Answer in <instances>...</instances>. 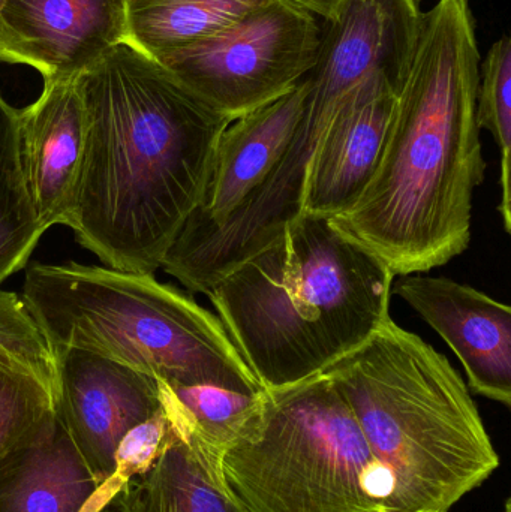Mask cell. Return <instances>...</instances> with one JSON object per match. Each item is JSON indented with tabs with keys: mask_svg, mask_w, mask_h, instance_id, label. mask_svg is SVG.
I'll list each match as a JSON object with an SVG mask.
<instances>
[{
	"mask_svg": "<svg viewBox=\"0 0 511 512\" xmlns=\"http://www.w3.org/2000/svg\"><path fill=\"white\" fill-rule=\"evenodd\" d=\"M77 83L87 141L71 230L105 267L155 274L200 203L233 120L129 42Z\"/></svg>",
	"mask_w": 511,
	"mask_h": 512,
	"instance_id": "6da1fadb",
	"label": "cell"
},
{
	"mask_svg": "<svg viewBox=\"0 0 511 512\" xmlns=\"http://www.w3.org/2000/svg\"><path fill=\"white\" fill-rule=\"evenodd\" d=\"M479 77L470 2L440 0L423 14L374 176L332 218L395 277L428 273L470 246L474 192L486 173Z\"/></svg>",
	"mask_w": 511,
	"mask_h": 512,
	"instance_id": "7a4b0ae2",
	"label": "cell"
},
{
	"mask_svg": "<svg viewBox=\"0 0 511 512\" xmlns=\"http://www.w3.org/2000/svg\"><path fill=\"white\" fill-rule=\"evenodd\" d=\"M395 276L332 218L302 213L209 292L264 390L326 372L390 316Z\"/></svg>",
	"mask_w": 511,
	"mask_h": 512,
	"instance_id": "3957f363",
	"label": "cell"
},
{
	"mask_svg": "<svg viewBox=\"0 0 511 512\" xmlns=\"http://www.w3.org/2000/svg\"><path fill=\"white\" fill-rule=\"evenodd\" d=\"M389 481V512H449L500 456L455 367L392 316L326 370Z\"/></svg>",
	"mask_w": 511,
	"mask_h": 512,
	"instance_id": "277c9868",
	"label": "cell"
},
{
	"mask_svg": "<svg viewBox=\"0 0 511 512\" xmlns=\"http://www.w3.org/2000/svg\"><path fill=\"white\" fill-rule=\"evenodd\" d=\"M20 297L51 349L93 352L170 385L264 390L221 319L153 273L35 262Z\"/></svg>",
	"mask_w": 511,
	"mask_h": 512,
	"instance_id": "5b68a950",
	"label": "cell"
},
{
	"mask_svg": "<svg viewBox=\"0 0 511 512\" xmlns=\"http://www.w3.org/2000/svg\"><path fill=\"white\" fill-rule=\"evenodd\" d=\"M218 468L249 512H389L386 474L327 373L264 390Z\"/></svg>",
	"mask_w": 511,
	"mask_h": 512,
	"instance_id": "8992f818",
	"label": "cell"
},
{
	"mask_svg": "<svg viewBox=\"0 0 511 512\" xmlns=\"http://www.w3.org/2000/svg\"><path fill=\"white\" fill-rule=\"evenodd\" d=\"M321 27L314 12L269 0L215 35L158 59L230 120L293 90L314 68Z\"/></svg>",
	"mask_w": 511,
	"mask_h": 512,
	"instance_id": "52a82bcc",
	"label": "cell"
},
{
	"mask_svg": "<svg viewBox=\"0 0 511 512\" xmlns=\"http://www.w3.org/2000/svg\"><path fill=\"white\" fill-rule=\"evenodd\" d=\"M305 105V83L233 120L222 134L200 203L186 219L161 268L179 280L266 182Z\"/></svg>",
	"mask_w": 511,
	"mask_h": 512,
	"instance_id": "ba28073f",
	"label": "cell"
},
{
	"mask_svg": "<svg viewBox=\"0 0 511 512\" xmlns=\"http://www.w3.org/2000/svg\"><path fill=\"white\" fill-rule=\"evenodd\" d=\"M56 417L102 487L123 436L161 409L158 379L77 348H53Z\"/></svg>",
	"mask_w": 511,
	"mask_h": 512,
	"instance_id": "9c48e42d",
	"label": "cell"
},
{
	"mask_svg": "<svg viewBox=\"0 0 511 512\" xmlns=\"http://www.w3.org/2000/svg\"><path fill=\"white\" fill-rule=\"evenodd\" d=\"M128 41V0H5L0 60L32 66L44 81L77 80Z\"/></svg>",
	"mask_w": 511,
	"mask_h": 512,
	"instance_id": "30bf717a",
	"label": "cell"
},
{
	"mask_svg": "<svg viewBox=\"0 0 511 512\" xmlns=\"http://www.w3.org/2000/svg\"><path fill=\"white\" fill-rule=\"evenodd\" d=\"M392 294L443 337L464 366L471 390L510 408V306L447 277L402 276Z\"/></svg>",
	"mask_w": 511,
	"mask_h": 512,
	"instance_id": "8fae6325",
	"label": "cell"
},
{
	"mask_svg": "<svg viewBox=\"0 0 511 512\" xmlns=\"http://www.w3.org/2000/svg\"><path fill=\"white\" fill-rule=\"evenodd\" d=\"M18 140L39 224L45 231L74 227L87 141L77 80L44 81L41 96L18 110Z\"/></svg>",
	"mask_w": 511,
	"mask_h": 512,
	"instance_id": "7c38bea8",
	"label": "cell"
},
{
	"mask_svg": "<svg viewBox=\"0 0 511 512\" xmlns=\"http://www.w3.org/2000/svg\"><path fill=\"white\" fill-rule=\"evenodd\" d=\"M396 95L386 75H374L345 96L309 165L302 213L336 218L356 204L380 161Z\"/></svg>",
	"mask_w": 511,
	"mask_h": 512,
	"instance_id": "4fadbf2b",
	"label": "cell"
},
{
	"mask_svg": "<svg viewBox=\"0 0 511 512\" xmlns=\"http://www.w3.org/2000/svg\"><path fill=\"white\" fill-rule=\"evenodd\" d=\"M101 484L57 417L0 462V512H89Z\"/></svg>",
	"mask_w": 511,
	"mask_h": 512,
	"instance_id": "5bb4252c",
	"label": "cell"
},
{
	"mask_svg": "<svg viewBox=\"0 0 511 512\" xmlns=\"http://www.w3.org/2000/svg\"><path fill=\"white\" fill-rule=\"evenodd\" d=\"M117 496L119 512H249L225 486L218 459L173 429L155 462Z\"/></svg>",
	"mask_w": 511,
	"mask_h": 512,
	"instance_id": "9a60e30c",
	"label": "cell"
},
{
	"mask_svg": "<svg viewBox=\"0 0 511 512\" xmlns=\"http://www.w3.org/2000/svg\"><path fill=\"white\" fill-rule=\"evenodd\" d=\"M269 0H128V41L153 59L236 23Z\"/></svg>",
	"mask_w": 511,
	"mask_h": 512,
	"instance_id": "2e32d148",
	"label": "cell"
},
{
	"mask_svg": "<svg viewBox=\"0 0 511 512\" xmlns=\"http://www.w3.org/2000/svg\"><path fill=\"white\" fill-rule=\"evenodd\" d=\"M158 384L171 429L215 459L260 405L264 393L216 385H170L159 379Z\"/></svg>",
	"mask_w": 511,
	"mask_h": 512,
	"instance_id": "e0dca14e",
	"label": "cell"
},
{
	"mask_svg": "<svg viewBox=\"0 0 511 512\" xmlns=\"http://www.w3.org/2000/svg\"><path fill=\"white\" fill-rule=\"evenodd\" d=\"M44 233L21 167L18 110L0 96V286L26 267Z\"/></svg>",
	"mask_w": 511,
	"mask_h": 512,
	"instance_id": "ac0fdd59",
	"label": "cell"
},
{
	"mask_svg": "<svg viewBox=\"0 0 511 512\" xmlns=\"http://www.w3.org/2000/svg\"><path fill=\"white\" fill-rule=\"evenodd\" d=\"M56 418V375L0 355V462Z\"/></svg>",
	"mask_w": 511,
	"mask_h": 512,
	"instance_id": "d6986e66",
	"label": "cell"
},
{
	"mask_svg": "<svg viewBox=\"0 0 511 512\" xmlns=\"http://www.w3.org/2000/svg\"><path fill=\"white\" fill-rule=\"evenodd\" d=\"M477 122L491 132L500 149V189L498 204L507 234L511 231V42L504 35L495 42L480 65L477 90Z\"/></svg>",
	"mask_w": 511,
	"mask_h": 512,
	"instance_id": "ffe728a7",
	"label": "cell"
},
{
	"mask_svg": "<svg viewBox=\"0 0 511 512\" xmlns=\"http://www.w3.org/2000/svg\"><path fill=\"white\" fill-rule=\"evenodd\" d=\"M171 433L170 421L164 408L153 417L132 427L116 450V472L113 480L101 490V504L117 496L131 478L143 474L161 453Z\"/></svg>",
	"mask_w": 511,
	"mask_h": 512,
	"instance_id": "44dd1931",
	"label": "cell"
},
{
	"mask_svg": "<svg viewBox=\"0 0 511 512\" xmlns=\"http://www.w3.org/2000/svg\"><path fill=\"white\" fill-rule=\"evenodd\" d=\"M0 355L29 361L54 372V358L44 334L15 292L0 289Z\"/></svg>",
	"mask_w": 511,
	"mask_h": 512,
	"instance_id": "7402d4cb",
	"label": "cell"
},
{
	"mask_svg": "<svg viewBox=\"0 0 511 512\" xmlns=\"http://www.w3.org/2000/svg\"><path fill=\"white\" fill-rule=\"evenodd\" d=\"M290 2L297 3L302 8L314 12L317 17L329 21L338 15L342 0H290Z\"/></svg>",
	"mask_w": 511,
	"mask_h": 512,
	"instance_id": "603a6c76",
	"label": "cell"
},
{
	"mask_svg": "<svg viewBox=\"0 0 511 512\" xmlns=\"http://www.w3.org/2000/svg\"><path fill=\"white\" fill-rule=\"evenodd\" d=\"M3 2H5V0H0V6H2Z\"/></svg>",
	"mask_w": 511,
	"mask_h": 512,
	"instance_id": "cb8c5ba5",
	"label": "cell"
}]
</instances>
